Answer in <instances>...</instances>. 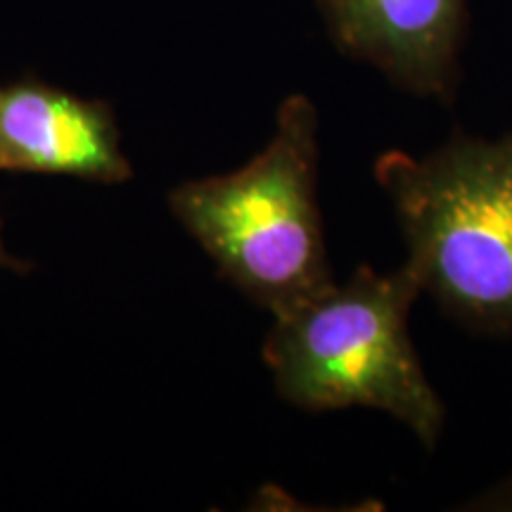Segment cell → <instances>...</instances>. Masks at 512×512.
<instances>
[{
  "label": "cell",
  "mask_w": 512,
  "mask_h": 512,
  "mask_svg": "<svg viewBox=\"0 0 512 512\" xmlns=\"http://www.w3.org/2000/svg\"><path fill=\"white\" fill-rule=\"evenodd\" d=\"M316 185L318 112L299 93L280 102L259 155L230 174L181 183L169 207L223 278L275 318L335 285Z\"/></svg>",
  "instance_id": "1"
},
{
  "label": "cell",
  "mask_w": 512,
  "mask_h": 512,
  "mask_svg": "<svg viewBox=\"0 0 512 512\" xmlns=\"http://www.w3.org/2000/svg\"><path fill=\"white\" fill-rule=\"evenodd\" d=\"M375 181L420 290L467 328L512 337V128L498 138L453 133L420 157L389 150Z\"/></svg>",
  "instance_id": "2"
},
{
  "label": "cell",
  "mask_w": 512,
  "mask_h": 512,
  "mask_svg": "<svg viewBox=\"0 0 512 512\" xmlns=\"http://www.w3.org/2000/svg\"><path fill=\"white\" fill-rule=\"evenodd\" d=\"M420 294L406 264L392 273L358 266L344 285L275 316L264 361L278 394L311 413H387L434 451L446 406L408 335V313Z\"/></svg>",
  "instance_id": "3"
},
{
  "label": "cell",
  "mask_w": 512,
  "mask_h": 512,
  "mask_svg": "<svg viewBox=\"0 0 512 512\" xmlns=\"http://www.w3.org/2000/svg\"><path fill=\"white\" fill-rule=\"evenodd\" d=\"M110 102L38 79L0 83V171L117 185L133 176Z\"/></svg>",
  "instance_id": "4"
},
{
  "label": "cell",
  "mask_w": 512,
  "mask_h": 512,
  "mask_svg": "<svg viewBox=\"0 0 512 512\" xmlns=\"http://www.w3.org/2000/svg\"><path fill=\"white\" fill-rule=\"evenodd\" d=\"M332 41L420 98L458 86L465 0H318Z\"/></svg>",
  "instance_id": "5"
},
{
  "label": "cell",
  "mask_w": 512,
  "mask_h": 512,
  "mask_svg": "<svg viewBox=\"0 0 512 512\" xmlns=\"http://www.w3.org/2000/svg\"><path fill=\"white\" fill-rule=\"evenodd\" d=\"M465 508L472 510H512V477L505 479V482L491 486L484 494L472 498L470 505Z\"/></svg>",
  "instance_id": "6"
},
{
  "label": "cell",
  "mask_w": 512,
  "mask_h": 512,
  "mask_svg": "<svg viewBox=\"0 0 512 512\" xmlns=\"http://www.w3.org/2000/svg\"><path fill=\"white\" fill-rule=\"evenodd\" d=\"M0 268H8V271H15V273H29L34 266L27 264V261L17 259L15 254H10L3 245V235H0Z\"/></svg>",
  "instance_id": "7"
}]
</instances>
